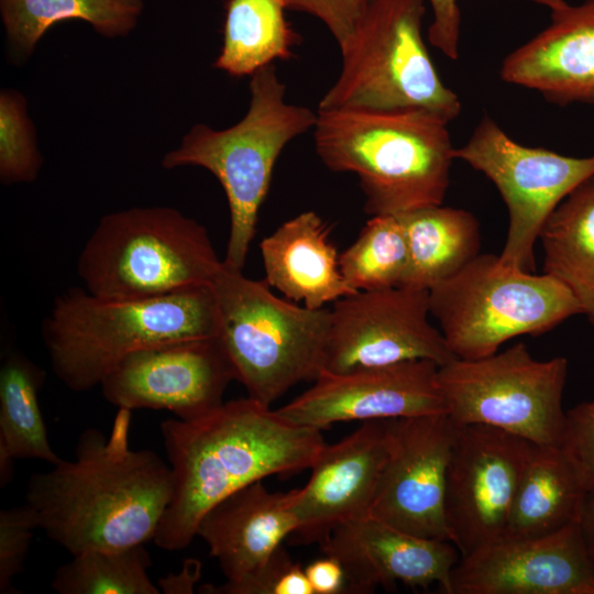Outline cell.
<instances>
[{
    "mask_svg": "<svg viewBox=\"0 0 594 594\" xmlns=\"http://www.w3.org/2000/svg\"><path fill=\"white\" fill-rule=\"evenodd\" d=\"M131 411L119 408L108 437L84 430L73 461L30 476L26 504L38 528L72 556L144 544L169 505L170 466L130 447Z\"/></svg>",
    "mask_w": 594,
    "mask_h": 594,
    "instance_id": "6da1fadb",
    "label": "cell"
},
{
    "mask_svg": "<svg viewBox=\"0 0 594 594\" xmlns=\"http://www.w3.org/2000/svg\"><path fill=\"white\" fill-rule=\"evenodd\" d=\"M173 495L154 541L187 548L201 517L234 492L272 475L310 469L326 442L321 430L296 425L251 397L223 403L193 420L161 422Z\"/></svg>",
    "mask_w": 594,
    "mask_h": 594,
    "instance_id": "7a4b0ae2",
    "label": "cell"
},
{
    "mask_svg": "<svg viewBox=\"0 0 594 594\" xmlns=\"http://www.w3.org/2000/svg\"><path fill=\"white\" fill-rule=\"evenodd\" d=\"M448 124L421 108L318 109L314 143L330 170L358 176L369 216H399L442 205L455 158Z\"/></svg>",
    "mask_w": 594,
    "mask_h": 594,
    "instance_id": "3957f363",
    "label": "cell"
},
{
    "mask_svg": "<svg viewBox=\"0 0 594 594\" xmlns=\"http://www.w3.org/2000/svg\"><path fill=\"white\" fill-rule=\"evenodd\" d=\"M217 333L211 284L142 299H107L70 288L55 299L42 328L52 369L74 392L100 385L136 351Z\"/></svg>",
    "mask_w": 594,
    "mask_h": 594,
    "instance_id": "277c9868",
    "label": "cell"
},
{
    "mask_svg": "<svg viewBox=\"0 0 594 594\" xmlns=\"http://www.w3.org/2000/svg\"><path fill=\"white\" fill-rule=\"evenodd\" d=\"M249 89V109L238 123L224 130L196 124L162 160V166L169 169L204 167L221 184L230 211L223 263L237 270L244 267L277 158L292 140L314 129L317 120V112L285 101L286 86L274 64L255 72Z\"/></svg>",
    "mask_w": 594,
    "mask_h": 594,
    "instance_id": "5b68a950",
    "label": "cell"
},
{
    "mask_svg": "<svg viewBox=\"0 0 594 594\" xmlns=\"http://www.w3.org/2000/svg\"><path fill=\"white\" fill-rule=\"evenodd\" d=\"M222 263L196 220L172 207H134L99 220L77 273L97 297L142 299L210 285Z\"/></svg>",
    "mask_w": 594,
    "mask_h": 594,
    "instance_id": "8992f818",
    "label": "cell"
},
{
    "mask_svg": "<svg viewBox=\"0 0 594 594\" xmlns=\"http://www.w3.org/2000/svg\"><path fill=\"white\" fill-rule=\"evenodd\" d=\"M211 286L217 338L249 397L271 406L293 386L320 376L330 309L297 306L224 263Z\"/></svg>",
    "mask_w": 594,
    "mask_h": 594,
    "instance_id": "52a82bcc",
    "label": "cell"
},
{
    "mask_svg": "<svg viewBox=\"0 0 594 594\" xmlns=\"http://www.w3.org/2000/svg\"><path fill=\"white\" fill-rule=\"evenodd\" d=\"M426 0H369L340 47L342 67L318 109L421 108L448 122L461 111L441 80L422 36Z\"/></svg>",
    "mask_w": 594,
    "mask_h": 594,
    "instance_id": "ba28073f",
    "label": "cell"
},
{
    "mask_svg": "<svg viewBox=\"0 0 594 594\" xmlns=\"http://www.w3.org/2000/svg\"><path fill=\"white\" fill-rule=\"evenodd\" d=\"M429 309L457 359L499 351L519 336H539L583 315L558 279L505 266L498 255L479 254L461 271L429 289Z\"/></svg>",
    "mask_w": 594,
    "mask_h": 594,
    "instance_id": "9c48e42d",
    "label": "cell"
},
{
    "mask_svg": "<svg viewBox=\"0 0 594 594\" xmlns=\"http://www.w3.org/2000/svg\"><path fill=\"white\" fill-rule=\"evenodd\" d=\"M566 374L565 358L536 360L524 343H516L439 366L438 383L446 413L457 426H488L537 446L558 447Z\"/></svg>",
    "mask_w": 594,
    "mask_h": 594,
    "instance_id": "30bf717a",
    "label": "cell"
},
{
    "mask_svg": "<svg viewBox=\"0 0 594 594\" xmlns=\"http://www.w3.org/2000/svg\"><path fill=\"white\" fill-rule=\"evenodd\" d=\"M454 157L484 174L497 188L508 212V229L499 261L534 273L535 244L557 206L581 183L594 176V156L571 157L514 141L484 114Z\"/></svg>",
    "mask_w": 594,
    "mask_h": 594,
    "instance_id": "8fae6325",
    "label": "cell"
},
{
    "mask_svg": "<svg viewBox=\"0 0 594 594\" xmlns=\"http://www.w3.org/2000/svg\"><path fill=\"white\" fill-rule=\"evenodd\" d=\"M429 290L396 286L360 290L330 309L323 372L349 373L428 360L454 359L440 330L428 320Z\"/></svg>",
    "mask_w": 594,
    "mask_h": 594,
    "instance_id": "7c38bea8",
    "label": "cell"
},
{
    "mask_svg": "<svg viewBox=\"0 0 594 594\" xmlns=\"http://www.w3.org/2000/svg\"><path fill=\"white\" fill-rule=\"evenodd\" d=\"M534 447L493 427H459L447 471L443 512L449 540L461 557L503 538Z\"/></svg>",
    "mask_w": 594,
    "mask_h": 594,
    "instance_id": "4fadbf2b",
    "label": "cell"
},
{
    "mask_svg": "<svg viewBox=\"0 0 594 594\" xmlns=\"http://www.w3.org/2000/svg\"><path fill=\"white\" fill-rule=\"evenodd\" d=\"M235 381L217 337L173 342L136 351L101 381L103 397L118 408L166 409L178 419L200 418L223 404Z\"/></svg>",
    "mask_w": 594,
    "mask_h": 594,
    "instance_id": "5bb4252c",
    "label": "cell"
},
{
    "mask_svg": "<svg viewBox=\"0 0 594 594\" xmlns=\"http://www.w3.org/2000/svg\"><path fill=\"white\" fill-rule=\"evenodd\" d=\"M389 426L388 458L369 516L419 537L449 540L444 490L459 426L447 413L391 419Z\"/></svg>",
    "mask_w": 594,
    "mask_h": 594,
    "instance_id": "9a60e30c",
    "label": "cell"
},
{
    "mask_svg": "<svg viewBox=\"0 0 594 594\" xmlns=\"http://www.w3.org/2000/svg\"><path fill=\"white\" fill-rule=\"evenodd\" d=\"M439 365L428 360L349 373L322 372L314 385L277 411L318 430L336 422L398 419L446 413Z\"/></svg>",
    "mask_w": 594,
    "mask_h": 594,
    "instance_id": "2e32d148",
    "label": "cell"
},
{
    "mask_svg": "<svg viewBox=\"0 0 594 594\" xmlns=\"http://www.w3.org/2000/svg\"><path fill=\"white\" fill-rule=\"evenodd\" d=\"M450 594H594L580 524L534 538H501L460 558Z\"/></svg>",
    "mask_w": 594,
    "mask_h": 594,
    "instance_id": "e0dca14e",
    "label": "cell"
},
{
    "mask_svg": "<svg viewBox=\"0 0 594 594\" xmlns=\"http://www.w3.org/2000/svg\"><path fill=\"white\" fill-rule=\"evenodd\" d=\"M389 420L363 421L339 442L324 446L299 488L294 543L320 546L340 525L369 516L388 458Z\"/></svg>",
    "mask_w": 594,
    "mask_h": 594,
    "instance_id": "ac0fdd59",
    "label": "cell"
},
{
    "mask_svg": "<svg viewBox=\"0 0 594 594\" xmlns=\"http://www.w3.org/2000/svg\"><path fill=\"white\" fill-rule=\"evenodd\" d=\"M320 546L341 563L350 594L395 588L397 583L421 588L438 584L450 594L461 558L449 540L419 537L371 516L340 525Z\"/></svg>",
    "mask_w": 594,
    "mask_h": 594,
    "instance_id": "d6986e66",
    "label": "cell"
},
{
    "mask_svg": "<svg viewBox=\"0 0 594 594\" xmlns=\"http://www.w3.org/2000/svg\"><path fill=\"white\" fill-rule=\"evenodd\" d=\"M501 78L559 106L594 105V0L551 11L549 25L505 57Z\"/></svg>",
    "mask_w": 594,
    "mask_h": 594,
    "instance_id": "ffe728a7",
    "label": "cell"
},
{
    "mask_svg": "<svg viewBox=\"0 0 594 594\" xmlns=\"http://www.w3.org/2000/svg\"><path fill=\"white\" fill-rule=\"evenodd\" d=\"M298 494L299 488L270 492L257 481L227 496L201 517L196 537L208 544L227 581L263 564L296 531Z\"/></svg>",
    "mask_w": 594,
    "mask_h": 594,
    "instance_id": "44dd1931",
    "label": "cell"
},
{
    "mask_svg": "<svg viewBox=\"0 0 594 594\" xmlns=\"http://www.w3.org/2000/svg\"><path fill=\"white\" fill-rule=\"evenodd\" d=\"M329 227L315 211H304L265 237L260 251L265 282L286 298L321 309L354 294L344 280Z\"/></svg>",
    "mask_w": 594,
    "mask_h": 594,
    "instance_id": "7402d4cb",
    "label": "cell"
},
{
    "mask_svg": "<svg viewBox=\"0 0 594 594\" xmlns=\"http://www.w3.org/2000/svg\"><path fill=\"white\" fill-rule=\"evenodd\" d=\"M586 494L559 447L535 444L520 476L503 538H534L580 521Z\"/></svg>",
    "mask_w": 594,
    "mask_h": 594,
    "instance_id": "603a6c76",
    "label": "cell"
},
{
    "mask_svg": "<svg viewBox=\"0 0 594 594\" xmlns=\"http://www.w3.org/2000/svg\"><path fill=\"white\" fill-rule=\"evenodd\" d=\"M398 218L408 249L407 268L400 286L429 290L480 254L479 221L464 209L435 205L402 213Z\"/></svg>",
    "mask_w": 594,
    "mask_h": 594,
    "instance_id": "cb8c5ba5",
    "label": "cell"
},
{
    "mask_svg": "<svg viewBox=\"0 0 594 594\" xmlns=\"http://www.w3.org/2000/svg\"><path fill=\"white\" fill-rule=\"evenodd\" d=\"M539 240L543 273L562 283L594 323V176L557 206Z\"/></svg>",
    "mask_w": 594,
    "mask_h": 594,
    "instance_id": "d4e9b609",
    "label": "cell"
},
{
    "mask_svg": "<svg viewBox=\"0 0 594 594\" xmlns=\"http://www.w3.org/2000/svg\"><path fill=\"white\" fill-rule=\"evenodd\" d=\"M44 371L16 350L6 352L0 367V485L9 484L20 459L52 465L59 458L50 444L38 392Z\"/></svg>",
    "mask_w": 594,
    "mask_h": 594,
    "instance_id": "484cf974",
    "label": "cell"
},
{
    "mask_svg": "<svg viewBox=\"0 0 594 594\" xmlns=\"http://www.w3.org/2000/svg\"><path fill=\"white\" fill-rule=\"evenodd\" d=\"M224 8L223 43L215 68L244 77L294 57L301 38L285 16V0H227Z\"/></svg>",
    "mask_w": 594,
    "mask_h": 594,
    "instance_id": "4316f807",
    "label": "cell"
},
{
    "mask_svg": "<svg viewBox=\"0 0 594 594\" xmlns=\"http://www.w3.org/2000/svg\"><path fill=\"white\" fill-rule=\"evenodd\" d=\"M143 9V0H0L6 36L19 58L32 55L45 32L67 20L87 22L108 38L125 36Z\"/></svg>",
    "mask_w": 594,
    "mask_h": 594,
    "instance_id": "83f0119b",
    "label": "cell"
},
{
    "mask_svg": "<svg viewBox=\"0 0 594 594\" xmlns=\"http://www.w3.org/2000/svg\"><path fill=\"white\" fill-rule=\"evenodd\" d=\"M151 564L144 544L90 550L58 566L51 585L58 594H160L147 574Z\"/></svg>",
    "mask_w": 594,
    "mask_h": 594,
    "instance_id": "f1b7e54d",
    "label": "cell"
},
{
    "mask_svg": "<svg viewBox=\"0 0 594 594\" xmlns=\"http://www.w3.org/2000/svg\"><path fill=\"white\" fill-rule=\"evenodd\" d=\"M407 263V241L398 216L371 217L339 255L341 274L354 292L400 286Z\"/></svg>",
    "mask_w": 594,
    "mask_h": 594,
    "instance_id": "f546056e",
    "label": "cell"
},
{
    "mask_svg": "<svg viewBox=\"0 0 594 594\" xmlns=\"http://www.w3.org/2000/svg\"><path fill=\"white\" fill-rule=\"evenodd\" d=\"M35 130L24 96L13 89L0 94V179L2 184L32 183L42 166Z\"/></svg>",
    "mask_w": 594,
    "mask_h": 594,
    "instance_id": "4dcf8cb0",
    "label": "cell"
},
{
    "mask_svg": "<svg viewBox=\"0 0 594 594\" xmlns=\"http://www.w3.org/2000/svg\"><path fill=\"white\" fill-rule=\"evenodd\" d=\"M206 594H314L305 569L295 562L282 544L260 566L222 585L205 584Z\"/></svg>",
    "mask_w": 594,
    "mask_h": 594,
    "instance_id": "1f68e13d",
    "label": "cell"
},
{
    "mask_svg": "<svg viewBox=\"0 0 594 594\" xmlns=\"http://www.w3.org/2000/svg\"><path fill=\"white\" fill-rule=\"evenodd\" d=\"M38 528L33 510L22 506L0 510V593L15 594L12 583L23 571L33 532Z\"/></svg>",
    "mask_w": 594,
    "mask_h": 594,
    "instance_id": "d6a6232c",
    "label": "cell"
},
{
    "mask_svg": "<svg viewBox=\"0 0 594 594\" xmlns=\"http://www.w3.org/2000/svg\"><path fill=\"white\" fill-rule=\"evenodd\" d=\"M558 447L572 464L586 497L594 502V398L565 411Z\"/></svg>",
    "mask_w": 594,
    "mask_h": 594,
    "instance_id": "836d02e7",
    "label": "cell"
},
{
    "mask_svg": "<svg viewBox=\"0 0 594 594\" xmlns=\"http://www.w3.org/2000/svg\"><path fill=\"white\" fill-rule=\"evenodd\" d=\"M369 0H285L287 10L311 14L326 24L339 47L352 35Z\"/></svg>",
    "mask_w": 594,
    "mask_h": 594,
    "instance_id": "e575fe53",
    "label": "cell"
},
{
    "mask_svg": "<svg viewBox=\"0 0 594 594\" xmlns=\"http://www.w3.org/2000/svg\"><path fill=\"white\" fill-rule=\"evenodd\" d=\"M433 13L428 29V41L449 59L459 58L461 11L459 0H428ZM549 8L551 11L568 6L565 0H524Z\"/></svg>",
    "mask_w": 594,
    "mask_h": 594,
    "instance_id": "d590c367",
    "label": "cell"
},
{
    "mask_svg": "<svg viewBox=\"0 0 594 594\" xmlns=\"http://www.w3.org/2000/svg\"><path fill=\"white\" fill-rule=\"evenodd\" d=\"M304 569L314 594L346 593L345 572L336 558L323 554Z\"/></svg>",
    "mask_w": 594,
    "mask_h": 594,
    "instance_id": "8d00e7d4",
    "label": "cell"
},
{
    "mask_svg": "<svg viewBox=\"0 0 594 594\" xmlns=\"http://www.w3.org/2000/svg\"><path fill=\"white\" fill-rule=\"evenodd\" d=\"M201 576V562L186 559L182 571L160 579L158 586L166 594H191Z\"/></svg>",
    "mask_w": 594,
    "mask_h": 594,
    "instance_id": "74e56055",
    "label": "cell"
},
{
    "mask_svg": "<svg viewBox=\"0 0 594 594\" xmlns=\"http://www.w3.org/2000/svg\"><path fill=\"white\" fill-rule=\"evenodd\" d=\"M579 524L582 531L586 554L594 575V502L587 497L584 503Z\"/></svg>",
    "mask_w": 594,
    "mask_h": 594,
    "instance_id": "f35d334b",
    "label": "cell"
}]
</instances>
